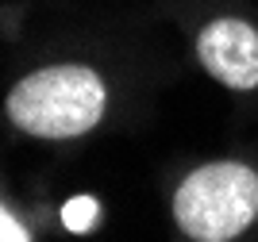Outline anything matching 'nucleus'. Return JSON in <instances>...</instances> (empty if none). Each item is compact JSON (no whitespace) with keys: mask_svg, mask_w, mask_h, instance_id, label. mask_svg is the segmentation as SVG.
Segmentation results:
<instances>
[{"mask_svg":"<svg viewBox=\"0 0 258 242\" xmlns=\"http://www.w3.org/2000/svg\"><path fill=\"white\" fill-rule=\"evenodd\" d=\"M197 58L220 85L250 93L258 89V31L247 20L220 16L197 35Z\"/></svg>","mask_w":258,"mask_h":242,"instance_id":"nucleus-3","label":"nucleus"},{"mask_svg":"<svg viewBox=\"0 0 258 242\" xmlns=\"http://www.w3.org/2000/svg\"><path fill=\"white\" fill-rule=\"evenodd\" d=\"M4 108L23 135L62 142L89 135L104 119L108 89L89 65H46L16 81Z\"/></svg>","mask_w":258,"mask_h":242,"instance_id":"nucleus-1","label":"nucleus"},{"mask_svg":"<svg viewBox=\"0 0 258 242\" xmlns=\"http://www.w3.org/2000/svg\"><path fill=\"white\" fill-rule=\"evenodd\" d=\"M173 219L193 242L239 238L258 219V173L243 162H208L173 192Z\"/></svg>","mask_w":258,"mask_h":242,"instance_id":"nucleus-2","label":"nucleus"},{"mask_svg":"<svg viewBox=\"0 0 258 242\" xmlns=\"http://www.w3.org/2000/svg\"><path fill=\"white\" fill-rule=\"evenodd\" d=\"M31 234H27V227H23L16 215H12L4 204H0V242H27Z\"/></svg>","mask_w":258,"mask_h":242,"instance_id":"nucleus-5","label":"nucleus"},{"mask_svg":"<svg viewBox=\"0 0 258 242\" xmlns=\"http://www.w3.org/2000/svg\"><path fill=\"white\" fill-rule=\"evenodd\" d=\"M93 215H97V208H93V200H74L70 208H66V227H74V231H85L89 223H93Z\"/></svg>","mask_w":258,"mask_h":242,"instance_id":"nucleus-4","label":"nucleus"}]
</instances>
